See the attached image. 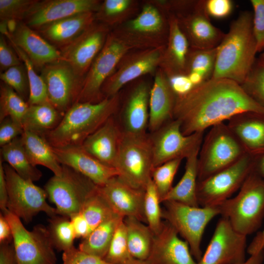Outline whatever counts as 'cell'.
<instances>
[{
    "label": "cell",
    "mask_w": 264,
    "mask_h": 264,
    "mask_svg": "<svg viewBox=\"0 0 264 264\" xmlns=\"http://www.w3.org/2000/svg\"><path fill=\"white\" fill-rule=\"evenodd\" d=\"M109 118L88 136L81 145L83 149L102 163L114 168L123 131L116 119Z\"/></svg>",
    "instance_id": "26"
},
{
    "label": "cell",
    "mask_w": 264,
    "mask_h": 264,
    "mask_svg": "<svg viewBox=\"0 0 264 264\" xmlns=\"http://www.w3.org/2000/svg\"><path fill=\"white\" fill-rule=\"evenodd\" d=\"M8 198V191L4 171L2 160L0 158V208L1 211L7 209Z\"/></svg>",
    "instance_id": "58"
},
{
    "label": "cell",
    "mask_w": 264,
    "mask_h": 264,
    "mask_svg": "<svg viewBox=\"0 0 264 264\" xmlns=\"http://www.w3.org/2000/svg\"><path fill=\"white\" fill-rule=\"evenodd\" d=\"M253 13L239 14L217 46L214 73L211 79H227L242 85L249 73L258 52L253 31Z\"/></svg>",
    "instance_id": "2"
},
{
    "label": "cell",
    "mask_w": 264,
    "mask_h": 264,
    "mask_svg": "<svg viewBox=\"0 0 264 264\" xmlns=\"http://www.w3.org/2000/svg\"><path fill=\"white\" fill-rule=\"evenodd\" d=\"M169 35L159 67L167 77L185 74L187 58L190 46L173 14L167 15Z\"/></svg>",
    "instance_id": "28"
},
{
    "label": "cell",
    "mask_w": 264,
    "mask_h": 264,
    "mask_svg": "<svg viewBox=\"0 0 264 264\" xmlns=\"http://www.w3.org/2000/svg\"><path fill=\"white\" fill-rule=\"evenodd\" d=\"M245 154L227 124L212 126L199 151L198 181L231 165Z\"/></svg>",
    "instance_id": "7"
},
{
    "label": "cell",
    "mask_w": 264,
    "mask_h": 264,
    "mask_svg": "<svg viewBox=\"0 0 264 264\" xmlns=\"http://www.w3.org/2000/svg\"><path fill=\"white\" fill-rule=\"evenodd\" d=\"M99 0H38L23 20L31 28L42 26L67 17L85 12L95 13L101 2Z\"/></svg>",
    "instance_id": "21"
},
{
    "label": "cell",
    "mask_w": 264,
    "mask_h": 264,
    "mask_svg": "<svg viewBox=\"0 0 264 264\" xmlns=\"http://www.w3.org/2000/svg\"><path fill=\"white\" fill-rule=\"evenodd\" d=\"M29 104L12 88L0 83V122L10 117L22 123Z\"/></svg>",
    "instance_id": "39"
},
{
    "label": "cell",
    "mask_w": 264,
    "mask_h": 264,
    "mask_svg": "<svg viewBox=\"0 0 264 264\" xmlns=\"http://www.w3.org/2000/svg\"><path fill=\"white\" fill-rule=\"evenodd\" d=\"M123 220L117 226L104 260L110 264H123L131 259Z\"/></svg>",
    "instance_id": "45"
},
{
    "label": "cell",
    "mask_w": 264,
    "mask_h": 264,
    "mask_svg": "<svg viewBox=\"0 0 264 264\" xmlns=\"http://www.w3.org/2000/svg\"><path fill=\"white\" fill-rule=\"evenodd\" d=\"M217 207L221 217L226 219L236 231L246 236L253 233L264 218V179L254 169L237 195Z\"/></svg>",
    "instance_id": "5"
},
{
    "label": "cell",
    "mask_w": 264,
    "mask_h": 264,
    "mask_svg": "<svg viewBox=\"0 0 264 264\" xmlns=\"http://www.w3.org/2000/svg\"><path fill=\"white\" fill-rule=\"evenodd\" d=\"M264 260V250L250 255V257L240 264H262Z\"/></svg>",
    "instance_id": "60"
},
{
    "label": "cell",
    "mask_w": 264,
    "mask_h": 264,
    "mask_svg": "<svg viewBox=\"0 0 264 264\" xmlns=\"http://www.w3.org/2000/svg\"><path fill=\"white\" fill-rule=\"evenodd\" d=\"M176 98L168 77L159 67L154 74L150 94L148 130L150 133L174 119Z\"/></svg>",
    "instance_id": "27"
},
{
    "label": "cell",
    "mask_w": 264,
    "mask_h": 264,
    "mask_svg": "<svg viewBox=\"0 0 264 264\" xmlns=\"http://www.w3.org/2000/svg\"><path fill=\"white\" fill-rule=\"evenodd\" d=\"M95 21V13L85 12L50 23L35 30L60 49L73 41Z\"/></svg>",
    "instance_id": "30"
},
{
    "label": "cell",
    "mask_w": 264,
    "mask_h": 264,
    "mask_svg": "<svg viewBox=\"0 0 264 264\" xmlns=\"http://www.w3.org/2000/svg\"><path fill=\"white\" fill-rule=\"evenodd\" d=\"M142 48H144L138 42L119 28L112 29L103 47L84 77L75 103H96L104 100L103 85L121 59L129 51Z\"/></svg>",
    "instance_id": "4"
},
{
    "label": "cell",
    "mask_w": 264,
    "mask_h": 264,
    "mask_svg": "<svg viewBox=\"0 0 264 264\" xmlns=\"http://www.w3.org/2000/svg\"><path fill=\"white\" fill-rule=\"evenodd\" d=\"M1 212L12 229L17 264H56L55 248L47 227L38 224L29 231L21 219L7 209Z\"/></svg>",
    "instance_id": "11"
},
{
    "label": "cell",
    "mask_w": 264,
    "mask_h": 264,
    "mask_svg": "<svg viewBox=\"0 0 264 264\" xmlns=\"http://www.w3.org/2000/svg\"><path fill=\"white\" fill-rule=\"evenodd\" d=\"M153 83L145 76L128 84L120 91L119 123L124 132L132 134L147 133L149 120V99ZM124 87V88H125Z\"/></svg>",
    "instance_id": "15"
},
{
    "label": "cell",
    "mask_w": 264,
    "mask_h": 264,
    "mask_svg": "<svg viewBox=\"0 0 264 264\" xmlns=\"http://www.w3.org/2000/svg\"><path fill=\"white\" fill-rule=\"evenodd\" d=\"M260 57L261 58L264 59V51L262 52V54L260 56Z\"/></svg>",
    "instance_id": "63"
},
{
    "label": "cell",
    "mask_w": 264,
    "mask_h": 264,
    "mask_svg": "<svg viewBox=\"0 0 264 264\" xmlns=\"http://www.w3.org/2000/svg\"><path fill=\"white\" fill-rule=\"evenodd\" d=\"M154 168L177 158H186L200 149L203 132L188 135L183 134L180 122L173 119L156 131L149 134Z\"/></svg>",
    "instance_id": "14"
},
{
    "label": "cell",
    "mask_w": 264,
    "mask_h": 264,
    "mask_svg": "<svg viewBox=\"0 0 264 264\" xmlns=\"http://www.w3.org/2000/svg\"><path fill=\"white\" fill-rule=\"evenodd\" d=\"M117 27L145 48L166 45L169 35L167 15L149 0L142 2L141 9L134 18Z\"/></svg>",
    "instance_id": "18"
},
{
    "label": "cell",
    "mask_w": 264,
    "mask_h": 264,
    "mask_svg": "<svg viewBox=\"0 0 264 264\" xmlns=\"http://www.w3.org/2000/svg\"><path fill=\"white\" fill-rule=\"evenodd\" d=\"M123 264H147L144 261H140L134 258H132Z\"/></svg>",
    "instance_id": "62"
},
{
    "label": "cell",
    "mask_w": 264,
    "mask_h": 264,
    "mask_svg": "<svg viewBox=\"0 0 264 264\" xmlns=\"http://www.w3.org/2000/svg\"><path fill=\"white\" fill-rule=\"evenodd\" d=\"M37 0H0V21H23Z\"/></svg>",
    "instance_id": "48"
},
{
    "label": "cell",
    "mask_w": 264,
    "mask_h": 264,
    "mask_svg": "<svg viewBox=\"0 0 264 264\" xmlns=\"http://www.w3.org/2000/svg\"><path fill=\"white\" fill-rule=\"evenodd\" d=\"M22 61L17 53L7 42L6 37L0 34V68L2 72L8 68L20 65Z\"/></svg>",
    "instance_id": "52"
},
{
    "label": "cell",
    "mask_w": 264,
    "mask_h": 264,
    "mask_svg": "<svg viewBox=\"0 0 264 264\" xmlns=\"http://www.w3.org/2000/svg\"><path fill=\"white\" fill-rule=\"evenodd\" d=\"M52 148L61 165L73 169L98 186L104 185L110 179L118 175L116 169L101 162L85 151L82 146L52 147Z\"/></svg>",
    "instance_id": "25"
},
{
    "label": "cell",
    "mask_w": 264,
    "mask_h": 264,
    "mask_svg": "<svg viewBox=\"0 0 264 264\" xmlns=\"http://www.w3.org/2000/svg\"><path fill=\"white\" fill-rule=\"evenodd\" d=\"M8 191L7 209L26 223L40 212L49 218L58 215L46 201L44 189L20 176L8 164H3Z\"/></svg>",
    "instance_id": "12"
},
{
    "label": "cell",
    "mask_w": 264,
    "mask_h": 264,
    "mask_svg": "<svg viewBox=\"0 0 264 264\" xmlns=\"http://www.w3.org/2000/svg\"><path fill=\"white\" fill-rule=\"evenodd\" d=\"M165 46L137 49L125 55L102 88L105 98L119 93L128 84L148 74H154L159 68Z\"/></svg>",
    "instance_id": "13"
},
{
    "label": "cell",
    "mask_w": 264,
    "mask_h": 264,
    "mask_svg": "<svg viewBox=\"0 0 264 264\" xmlns=\"http://www.w3.org/2000/svg\"><path fill=\"white\" fill-rule=\"evenodd\" d=\"M264 250V229L260 231L254 237L247 248V252L250 255Z\"/></svg>",
    "instance_id": "59"
},
{
    "label": "cell",
    "mask_w": 264,
    "mask_h": 264,
    "mask_svg": "<svg viewBox=\"0 0 264 264\" xmlns=\"http://www.w3.org/2000/svg\"><path fill=\"white\" fill-rule=\"evenodd\" d=\"M182 160L181 158L172 160L153 169L151 178L161 203L173 188V182Z\"/></svg>",
    "instance_id": "44"
},
{
    "label": "cell",
    "mask_w": 264,
    "mask_h": 264,
    "mask_svg": "<svg viewBox=\"0 0 264 264\" xmlns=\"http://www.w3.org/2000/svg\"><path fill=\"white\" fill-rule=\"evenodd\" d=\"M228 128L246 154H264V116L251 112L238 114L228 120Z\"/></svg>",
    "instance_id": "29"
},
{
    "label": "cell",
    "mask_w": 264,
    "mask_h": 264,
    "mask_svg": "<svg viewBox=\"0 0 264 264\" xmlns=\"http://www.w3.org/2000/svg\"><path fill=\"white\" fill-rule=\"evenodd\" d=\"M205 0H194L189 8L175 15L191 48H216L225 35L211 23L205 10Z\"/></svg>",
    "instance_id": "20"
},
{
    "label": "cell",
    "mask_w": 264,
    "mask_h": 264,
    "mask_svg": "<svg viewBox=\"0 0 264 264\" xmlns=\"http://www.w3.org/2000/svg\"><path fill=\"white\" fill-rule=\"evenodd\" d=\"M253 158L245 154L231 165L198 181L197 197L199 206L217 207L230 198L254 170Z\"/></svg>",
    "instance_id": "10"
},
{
    "label": "cell",
    "mask_w": 264,
    "mask_h": 264,
    "mask_svg": "<svg viewBox=\"0 0 264 264\" xmlns=\"http://www.w3.org/2000/svg\"><path fill=\"white\" fill-rule=\"evenodd\" d=\"M162 203V219L188 243L198 262L202 255L201 243L204 232L209 222L220 215L218 207L193 206L175 201Z\"/></svg>",
    "instance_id": "8"
},
{
    "label": "cell",
    "mask_w": 264,
    "mask_h": 264,
    "mask_svg": "<svg viewBox=\"0 0 264 264\" xmlns=\"http://www.w3.org/2000/svg\"><path fill=\"white\" fill-rule=\"evenodd\" d=\"M247 236L225 218L218 220L209 243L197 264H240L245 260Z\"/></svg>",
    "instance_id": "17"
},
{
    "label": "cell",
    "mask_w": 264,
    "mask_h": 264,
    "mask_svg": "<svg viewBox=\"0 0 264 264\" xmlns=\"http://www.w3.org/2000/svg\"><path fill=\"white\" fill-rule=\"evenodd\" d=\"M1 34L25 53L37 70L49 63L64 60L59 49L23 21L17 22L12 33H9L7 29Z\"/></svg>",
    "instance_id": "22"
},
{
    "label": "cell",
    "mask_w": 264,
    "mask_h": 264,
    "mask_svg": "<svg viewBox=\"0 0 264 264\" xmlns=\"http://www.w3.org/2000/svg\"><path fill=\"white\" fill-rule=\"evenodd\" d=\"M111 30L105 24L95 21L71 43L59 49L64 60L80 79L83 80Z\"/></svg>",
    "instance_id": "19"
},
{
    "label": "cell",
    "mask_w": 264,
    "mask_h": 264,
    "mask_svg": "<svg viewBox=\"0 0 264 264\" xmlns=\"http://www.w3.org/2000/svg\"><path fill=\"white\" fill-rule=\"evenodd\" d=\"M264 116V107L238 83L227 79H211L176 98L174 119L180 123L183 134L204 131L243 113Z\"/></svg>",
    "instance_id": "1"
},
{
    "label": "cell",
    "mask_w": 264,
    "mask_h": 264,
    "mask_svg": "<svg viewBox=\"0 0 264 264\" xmlns=\"http://www.w3.org/2000/svg\"><path fill=\"white\" fill-rule=\"evenodd\" d=\"M170 84L176 96H181L190 92L195 87L185 74L168 77Z\"/></svg>",
    "instance_id": "54"
},
{
    "label": "cell",
    "mask_w": 264,
    "mask_h": 264,
    "mask_svg": "<svg viewBox=\"0 0 264 264\" xmlns=\"http://www.w3.org/2000/svg\"><path fill=\"white\" fill-rule=\"evenodd\" d=\"M114 168L122 180L135 188L145 190L154 168L149 134L123 131Z\"/></svg>",
    "instance_id": "6"
},
{
    "label": "cell",
    "mask_w": 264,
    "mask_h": 264,
    "mask_svg": "<svg viewBox=\"0 0 264 264\" xmlns=\"http://www.w3.org/2000/svg\"><path fill=\"white\" fill-rule=\"evenodd\" d=\"M217 52V47L206 49L190 47L187 58L185 75L195 87L212 78Z\"/></svg>",
    "instance_id": "36"
},
{
    "label": "cell",
    "mask_w": 264,
    "mask_h": 264,
    "mask_svg": "<svg viewBox=\"0 0 264 264\" xmlns=\"http://www.w3.org/2000/svg\"><path fill=\"white\" fill-rule=\"evenodd\" d=\"M13 242V234L11 226L2 213L0 214V244Z\"/></svg>",
    "instance_id": "57"
},
{
    "label": "cell",
    "mask_w": 264,
    "mask_h": 264,
    "mask_svg": "<svg viewBox=\"0 0 264 264\" xmlns=\"http://www.w3.org/2000/svg\"><path fill=\"white\" fill-rule=\"evenodd\" d=\"M62 264H110L104 259L84 252L75 246L63 252Z\"/></svg>",
    "instance_id": "50"
},
{
    "label": "cell",
    "mask_w": 264,
    "mask_h": 264,
    "mask_svg": "<svg viewBox=\"0 0 264 264\" xmlns=\"http://www.w3.org/2000/svg\"><path fill=\"white\" fill-rule=\"evenodd\" d=\"M21 139L24 151L34 166H43L49 169L54 175L61 174L62 165L57 159L52 147L43 135L24 131Z\"/></svg>",
    "instance_id": "31"
},
{
    "label": "cell",
    "mask_w": 264,
    "mask_h": 264,
    "mask_svg": "<svg viewBox=\"0 0 264 264\" xmlns=\"http://www.w3.org/2000/svg\"><path fill=\"white\" fill-rule=\"evenodd\" d=\"M255 171L264 179V154L257 165H255Z\"/></svg>",
    "instance_id": "61"
},
{
    "label": "cell",
    "mask_w": 264,
    "mask_h": 264,
    "mask_svg": "<svg viewBox=\"0 0 264 264\" xmlns=\"http://www.w3.org/2000/svg\"><path fill=\"white\" fill-rule=\"evenodd\" d=\"M199 150H197L186 158L185 171L182 176L164 198L162 203L166 201H175L190 206H199L197 187Z\"/></svg>",
    "instance_id": "32"
},
{
    "label": "cell",
    "mask_w": 264,
    "mask_h": 264,
    "mask_svg": "<svg viewBox=\"0 0 264 264\" xmlns=\"http://www.w3.org/2000/svg\"><path fill=\"white\" fill-rule=\"evenodd\" d=\"M8 40V39H7ZM26 69L29 84V96L27 101L29 105L49 102L44 83L30 60L25 53L13 42L8 40Z\"/></svg>",
    "instance_id": "41"
},
{
    "label": "cell",
    "mask_w": 264,
    "mask_h": 264,
    "mask_svg": "<svg viewBox=\"0 0 264 264\" xmlns=\"http://www.w3.org/2000/svg\"><path fill=\"white\" fill-rule=\"evenodd\" d=\"M40 71L49 102L64 115L76 102L83 80L64 60L47 64Z\"/></svg>",
    "instance_id": "16"
},
{
    "label": "cell",
    "mask_w": 264,
    "mask_h": 264,
    "mask_svg": "<svg viewBox=\"0 0 264 264\" xmlns=\"http://www.w3.org/2000/svg\"><path fill=\"white\" fill-rule=\"evenodd\" d=\"M76 239L86 238L91 230L83 215L80 212L70 218Z\"/></svg>",
    "instance_id": "55"
},
{
    "label": "cell",
    "mask_w": 264,
    "mask_h": 264,
    "mask_svg": "<svg viewBox=\"0 0 264 264\" xmlns=\"http://www.w3.org/2000/svg\"><path fill=\"white\" fill-rule=\"evenodd\" d=\"M80 213L86 220L91 231L103 221L116 214L102 196L98 187L86 201Z\"/></svg>",
    "instance_id": "42"
},
{
    "label": "cell",
    "mask_w": 264,
    "mask_h": 264,
    "mask_svg": "<svg viewBox=\"0 0 264 264\" xmlns=\"http://www.w3.org/2000/svg\"><path fill=\"white\" fill-rule=\"evenodd\" d=\"M0 158L25 179L34 182L39 180L42 176V172L29 160L22 146L21 136L1 147Z\"/></svg>",
    "instance_id": "38"
},
{
    "label": "cell",
    "mask_w": 264,
    "mask_h": 264,
    "mask_svg": "<svg viewBox=\"0 0 264 264\" xmlns=\"http://www.w3.org/2000/svg\"><path fill=\"white\" fill-rule=\"evenodd\" d=\"M0 78L2 82L12 88L27 102L30 92L29 84L26 69L22 62L0 72Z\"/></svg>",
    "instance_id": "47"
},
{
    "label": "cell",
    "mask_w": 264,
    "mask_h": 264,
    "mask_svg": "<svg viewBox=\"0 0 264 264\" xmlns=\"http://www.w3.org/2000/svg\"><path fill=\"white\" fill-rule=\"evenodd\" d=\"M48 221L47 228L54 248L64 252L74 246L76 238L70 218L57 215Z\"/></svg>",
    "instance_id": "40"
},
{
    "label": "cell",
    "mask_w": 264,
    "mask_h": 264,
    "mask_svg": "<svg viewBox=\"0 0 264 264\" xmlns=\"http://www.w3.org/2000/svg\"><path fill=\"white\" fill-rule=\"evenodd\" d=\"M98 188L115 213L124 218L133 217L146 223L144 208L145 190L129 185L117 176Z\"/></svg>",
    "instance_id": "23"
},
{
    "label": "cell",
    "mask_w": 264,
    "mask_h": 264,
    "mask_svg": "<svg viewBox=\"0 0 264 264\" xmlns=\"http://www.w3.org/2000/svg\"><path fill=\"white\" fill-rule=\"evenodd\" d=\"M142 4L135 0H105L95 12L96 21L110 27H118L134 18Z\"/></svg>",
    "instance_id": "33"
},
{
    "label": "cell",
    "mask_w": 264,
    "mask_h": 264,
    "mask_svg": "<svg viewBox=\"0 0 264 264\" xmlns=\"http://www.w3.org/2000/svg\"><path fill=\"white\" fill-rule=\"evenodd\" d=\"M241 86L247 93L264 107V59L256 58Z\"/></svg>",
    "instance_id": "46"
},
{
    "label": "cell",
    "mask_w": 264,
    "mask_h": 264,
    "mask_svg": "<svg viewBox=\"0 0 264 264\" xmlns=\"http://www.w3.org/2000/svg\"><path fill=\"white\" fill-rule=\"evenodd\" d=\"M129 250L134 259L145 261L150 253L154 234L145 223L133 217L123 219Z\"/></svg>",
    "instance_id": "35"
},
{
    "label": "cell",
    "mask_w": 264,
    "mask_h": 264,
    "mask_svg": "<svg viewBox=\"0 0 264 264\" xmlns=\"http://www.w3.org/2000/svg\"><path fill=\"white\" fill-rule=\"evenodd\" d=\"M120 92L96 103L77 102L53 130L42 135L53 147L81 146L86 139L119 110Z\"/></svg>",
    "instance_id": "3"
},
{
    "label": "cell",
    "mask_w": 264,
    "mask_h": 264,
    "mask_svg": "<svg viewBox=\"0 0 264 264\" xmlns=\"http://www.w3.org/2000/svg\"><path fill=\"white\" fill-rule=\"evenodd\" d=\"M233 7V2L231 0H205V10L208 16L218 19L229 16Z\"/></svg>",
    "instance_id": "53"
},
{
    "label": "cell",
    "mask_w": 264,
    "mask_h": 264,
    "mask_svg": "<svg viewBox=\"0 0 264 264\" xmlns=\"http://www.w3.org/2000/svg\"><path fill=\"white\" fill-rule=\"evenodd\" d=\"M63 116L50 102L29 105L22 124L24 131L43 135L55 128Z\"/></svg>",
    "instance_id": "37"
},
{
    "label": "cell",
    "mask_w": 264,
    "mask_h": 264,
    "mask_svg": "<svg viewBox=\"0 0 264 264\" xmlns=\"http://www.w3.org/2000/svg\"><path fill=\"white\" fill-rule=\"evenodd\" d=\"M124 218L115 214L103 221L79 244V249L104 259L109 250L115 231Z\"/></svg>",
    "instance_id": "34"
},
{
    "label": "cell",
    "mask_w": 264,
    "mask_h": 264,
    "mask_svg": "<svg viewBox=\"0 0 264 264\" xmlns=\"http://www.w3.org/2000/svg\"><path fill=\"white\" fill-rule=\"evenodd\" d=\"M253 9V31L258 52L264 51V0H251Z\"/></svg>",
    "instance_id": "49"
},
{
    "label": "cell",
    "mask_w": 264,
    "mask_h": 264,
    "mask_svg": "<svg viewBox=\"0 0 264 264\" xmlns=\"http://www.w3.org/2000/svg\"><path fill=\"white\" fill-rule=\"evenodd\" d=\"M0 264H17L15 251L13 244H0Z\"/></svg>",
    "instance_id": "56"
},
{
    "label": "cell",
    "mask_w": 264,
    "mask_h": 264,
    "mask_svg": "<svg viewBox=\"0 0 264 264\" xmlns=\"http://www.w3.org/2000/svg\"><path fill=\"white\" fill-rule=\"evenodd\" d=\"M0 123L1 147L21 136L24 131L22 123L10 117L5 118Z\"/></svg>",
    "instance_id": "51"
},
{
    "label": "cell",
    "mask_w": 264,
    "mask_h": 264,
    "mask_svg": "<svg viewBox=\"0 0 264 264\" xmlns=\"http://www.w3.org/2000/svg\"><path fill=\"white\" fill-rule=\"evenodd\" d=\"M62 165L61 174L51 177L44 189L47 198L55 205L58 215L70 218L81 212L98 186L73 169Z\"/></svg>",
    "instance_id": "9"
},
{
    "label": "cell",
    "mask_w": 264,
    "mask_h": 264,
    "mask_svg": "<svg viewBox=\"0 0 264 264\" xmlns=\"http://www.w3.org/2000/svg\"><path fill=\"white\" fill-rule=\"evenodd\" d=\"M175 228L163 221L160 231L154 235L147 264H197L188 243L179 237Z\"/></svg>",
    "instance_id": "24"
},
{
    "label": "cell",
    "mask_w": 264,
    "mask_h": 264,
    "mask_svg": "<svg viewBox=\"0 0 264 264\" xmlns=\"http://www.w3.org/2000/svg\"><path fill=\"white\" fill-rule=\"evenodd\" d=\"M161 203L159 196L151 179L145 190L144 208L146 223L154 235L160 231L163 224Z\"/></svg>",
    "instance_id": "43"
}]
</instances>
